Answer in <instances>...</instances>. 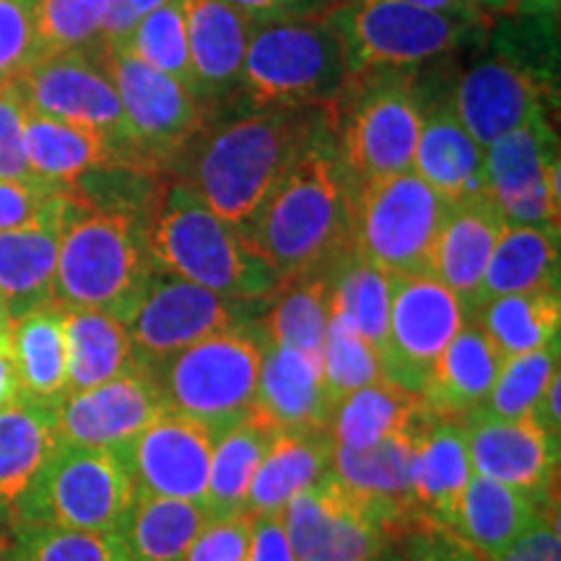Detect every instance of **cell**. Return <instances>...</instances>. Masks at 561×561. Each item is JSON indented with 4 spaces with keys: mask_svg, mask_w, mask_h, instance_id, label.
Segmentation results:
<instances>
[{
    "mask_svg": "<svg viewBox=\"0 0 561 561\" xmlns=\"http://www.w3.org/2000/svg\"><path fill=\"white\" fill-rule=\"evenodd\" d=\"M322 115L314 110H257L210 128L182 151L172 172L219 219L242 229L255 219L299 159L318 144Z\"/></svg>",
    "mask_w": 561,
    "mask_h": 561,
    "instance_id": "cell-1",
    "label": "cell"
},
{
    "mask_svg": "<svg viewBox=\"0 0 561 561\" xmlns=\"http://www.w3.org/2000/svg\"><path fill=\"white\" fill-rule=\"evenodd\" d=\"M354 182L331 151L314 144L280 182L242 237L286 280L328 273L351 242Z\"/></svg>",
    "mask_w": 561,
    "mask_h": 561,
    "instance_id": "cell-2",
    "label": "cell"
},
{
    "mask_svg": "<svg viewBox=\"0 0 561 561\" xmlns=\"http://www.w3.org/2000/svg\"><path fill=\"white\" fill-rule=\"evenodd\" d=\"M153 271L191 280L219 297L268 305L280 289L273 265L210 210L187 182L164 180L159 203L146 224Z\"/></svg>",
    "mask_w": 561,
    "mask_h": 561,
    "instance_id": "cell-3",
    "label": "cell"
},
{
    "mask_svg": "<svg viewBox=\"0 0 561 561\" xmlns=\"http://www.w3.org/2000/svg\"><path fill=\"white\" fill-rule=\"evenodd\" d=\"M146 221L91 208L66 187L55 305L107 312L128 322L153 278Z\"/></svg>",
    "mask_w": 561,
    "mask_h": 561,
    "instance_id": "cell-4",
    "label": "cell"
},
{
    "mask_svg": "<svg viewBox=\"0 0 561 561\" xmlns=\"http://www.w3.org/2000/svg\"><path fill=\"white\" fill-rule=\"evenodd\" d=\"M320 115L351 182L411 172L424 107L398 70L351 73Z\"/></svg>",
    "mask_w": 561,
    "mask_h": 561,
    "instance_id": "cell-5",
    "label": "cell"
},
{
    "mask_svg": "<svg viewBox=\"0 0 561 561\" xmlns=\"http://www.w3.org/2000/svg\"><path fill=\"white\" fill-rule=\"evenodd\" d=\"M351 76L346 42L333 19L255 24L240 89L257 110H320Z\"/></svg>",
    "mask_w": 561,
    "mask_h": 561,
    "instance_id": "cell-6",
    "label": "cell"
},
{
    "mask_svg": "<svg viewBox=\"0 0 561 561\" xmlns=\"http://www.w3.org/2000/svg\"><path fill=\"white\" fill-rule=\"evenodd\" d=\"M261 364L263 335L250 322L182 348L149 371L167 413L198 421L216 439L255 411Z\"/></svg>",
    "mask_w": 561,
    "mask_h": 561,
    "instance_id": "cell-7",
    "label": "cell"
},
{
    "mask_svg": "<svg viewBox=\"0 0 561 561\" xmlns=\"http://www.w3.org/2000/svg\"><path fill=\"white\" fill-rule=\"evenodd\" d=\"M447 210L450 203L416 172L354 182V252L388 276H424L432 268V250Z\"/></svg>",
    "mask_w": 561,
    "mask_h": 561,
    "instance_id": "cell-8",
    "label": "cell"
},
{
    "mask_svg": "<svg viewBox=\"0 0 561 561\" xmlns=\"http://www.w3.org/2000/svg\"><path fill=\"white\" fill-rule=\"evenodd\" d=\"M133 500L136 483L115 450L60 439L19 502L11 525L115 533Z\"/></svg>",
    "mask_w": 561,
    "mask_h": 561,
    "instance_id": "cell-9",
    "label": "cell"
},
{
    "mask_svg": "<svg viewBox=\"0 0 561 561\" xmlns=\"http://www.w3.org/2000/svg\"><path fill=\"white\" fill-rule=\"evenodd\" d=\"M331 19L346 42L351 73L421 66L453 53L479 26L405 0H343Z\"/></svg>",
    "mask_w": 561,
    "mask_h": 561,
    "instance_id": "cell-10",
    "label": "cell"
},
{
    "mask_svg": "<svg viewBox=\"0 0 561 561\" xmlns=\"http://www.w3.org/2000/svg\"><path fill=\"white\" fill-rule=\"evenodd\" d=\"M144 170L172 172L182 151L198 138L210 115L191 89L125 50H100Z\"/></svg>",
    "mask_w": 561,
    "mask_h": 561,
    "instance_id": "cell-11",
    "label": "cell"
},
{
    "mask_svg": "<svg viewBox=\"0 0 561 561\" xmlns=\"http://www.w3.org/2000/svg\"><path fill=\"white\" fill-rule=\"evenodd\" d=\"M297 561H371L396 549L390 512L356 494L331 471L280 510Z\"/></svg>",
    "mask_w": 561,
    "mask_h": 561,
    "instance_id": "cell-12",
    "label": "cell"
},
{
    "mask_svg": "<svg viewBox=\"0 0 561 561\" xmlns=\"http://www.w3.org/2000/svg\"><path fill=\"white\" fill-rule=\"evenodd\" d=\"M265 305H248L203 289L191 280L153 273L149 289L125 322L133 356L144 369L157 367L178 351L255 322Z\"/></svg>",
    "mask_w": 561,
    "mask_h": 561,
    "instance_id": "cell-13",
    "label": "cell"
},
{
    "mask_svg": "<svg viewBox=\"0 0 561 561\" xmlns=\"http://www.w3.org/2000/svg\"><path fill=\"white\" fill-rule=\"evenodd\" d=\"M16 83L32 115L100 130L128 151L136 170H144L130 140L121 96L102 62L100 47L37 58L19 76Z\"/></svg>",
    "mask_w": 561,
    "mask_h": 561,
    "instance_id": "cell-14",
    "label": "cell"
},
{
    "mask_svg": "<svg viewBox=\"0 0 561 561\" xmlns=\"http://www.w3.org/2000/svg\"><path fill=\"white\" fill-rule=\"evenodd\" d=\"M390 278V328L382 359L385 380L421 392L434 362L460 333L468 314L460 299L430 273Z\"/></svg>",
    "mask_w": 561,
    "mask_h": 561,
    "instance_id": "cell-15",
    "label": "cell"
},
{
    "mask_svg": "<svg viewBox=\"0 0 561 561\" xmlns=\"http://www.w3.org/2000/svg\"><path fill=\"white\" fill-rule=\"evenodd\" d=\"M483 159L489 195L504 219L559 229V146L546 117L491 144Z\"/></svg>",
    "mask_w": 561,
    "mask_h": 561,
    "instance_id": "cell-16",
    "label": "cell"
},
{
    "mask_svg": "<svg viewBox=\"0 0 561 561\" xmlns=\"http://www.w3.org/2000/svg\"><path fill=\"white\" fill-rule=\"evenodd\" d=\"M471 471L520 491L530 502L551 507L559 502V442L536 419H466Z\"/></svg>",
    "mask_w": 561,
    "mask_h": 561,
    "instance_id": "cell-17",
    "label": "cell"
},
{
    "mask_svg": "<svg viewBox=\"0 0 561 561\" xmlns=\"http://www.w3.org/2000/svg\"><path fill=\"white\" fill-rule=\"evenodd\" d=\"M214 434L198 421L164 413L144 432L112 447L140 494L201 502L208 489Z\"/></svg>",
    "mask_w": 561,
    "mask_h": 561,
    "instance_id": "cell-18",
    "label": "cell"
},
{
    "mask_svg": "<svg viewBox=\"0 0 561 561\" xmlns=\"http://www.w3.org/2000/svg\"><path fill=\"white\" fill-rule=\"evenodd\" d=\"M55 413L62 442L112 450L164 416L167 409L151 371L136 367L96 388L68 392Z\"/></svg>",
    "mask_w": 561,
    "mask_h": 561,
    "instance_id": "cell-19",
    "label": "cell"
},
{
    "mask_svg": "<svg viewBox=\"0 0 561 561\" xmlns=\"http://www.w3.org/2000/svg\"><path fill=\"white\" fill-rule=\"evenodd\" d=\"M453 110L481 149L541 121L546 89L536 76L510 60H483L462 73Z\"/></svg>",
    "mask_w": 561,
    "mask_h": 561,
    "instance_id": "cell-20",
    "label": "cell"
},
{
    "mask_svg": "<svg viewBox=\"0 0 561 561\" xmlns=\"http://www.w3.org/2000/svg\"><path fill=\"white\" fill-rule=\"evenodd\" d=\"M507 219L489 193L450 203L432 250L430 273L460 299L468 320L481 299V284Z\"/></svg>",
    "mask_w": 561,
    "mask_h": 561,
    "instance_id": "cell-21",
    "label": "cell"
},
{
    "mask_svg": "<svg viewBox=\"0 0 561 561\" xmlns=\"http://www.w3.org/2000/svg\"><path fill=\"white\" fill-rule=\"evenodd\" d=\"M185 19L195 100L214 115L216 104L240 89L255 21L227 0H185Z\"/></svg>",
    "mask_w": 561,
    "mask_h": 561,
    "instance_id": "cell-22",
    "label": "cell"
},
{
    "mask_svg": "<svg viewBox=\"0 0 561 561\" xmlns=\"http://www.w3.org/2000/svg\"><path fill=\"white\" fill-rule=\"evenodd\" d=\"M62 219L66 187L55 193L45 214L30 227L0 231V299L11 320L55 305Z\"/></svg>",
    "mask_w": 561,
    "mask_h": 561,
    "instance_id": "cell-23",
    "label": "cell"
},
{
    "mask_svg": "<svg viewBox=\"0 0 561 561\" xmlns=\"http://www.w3.org/2000/svg\"><path fill=\"white\" fill-rule=\"evenodd\" d=\"M421 411L405 430L396 432L380 445L367 447V450H348V447L335 445L333 455L335 479L388 510L401 533V543L416 533L432 528L419 515L411 486L413 445H416V421Z\"/></svg>",
    "mask_w": 561,
    "mask_h": 561,
    "instance_id": "cell-24",
    "label": "cell"
},
{
    "mask_svg": "<svg viewBox=\"0 0 561 561\" xmlns=\"http://www.w3.org/2000/svg\"><path fill=\"white\" fill-rule=\"evenodd\" d=\"M466 426L460 421L442 419L424 405L416 421L413 445V502L419 515L432 528H453L460 496L471 481Z\"/></svg>",
    "mask_w": 561,
    "mask_h": 561,
    "instance_id": "cell-25",
    "label": "cell"
},
{
    "mask_svg": "<svg viewBox=\"0 0 561 561\" xmlns=\"http://www.w3.org/2000/svg\"><path fill=\"white\" fill-rule=\"evenodd\" d=\"M255 409L278 432L331 426L335 401L322 377L320 356L263 341Z\"/></svg>",
    "mask_w": 561,
    "mask_h": 561,
    "instance_id": "cell-26",
    "label": "cell"
},
{
    "mask_svg": "<svg viewBox=\"0 0 561 561\" xmlns=\"http://www.w3.org/2000/svg\"><path fill=\"white\" fill-rule=\"evenodd\" d=\"M502 364L500 348L473 320H468L426 375L419 392L421 401L437 416L466 424V419L486 403Z\"/></svg>",
    "mask_w": 561,
    "mask_h": 561,
    "instance_id": "cell-27",
    "label": "cell"
},
{
    "mask_svg": "<svg viewBox=\"0 0 561 561\" xmlns=\"http://www.w3.org/2000/svg\"><path fill=\"white\" fill-rule=\"evenodd\" d=\"M411 172L447 203L489 193L483 149L462 128L450 102L434 104L430 112L424 110Z\"/></svg>",
    "mask_w": 561,
    "mask_h": 561,
    "instance_id": "cell-28",
    "label": "cell"
},
{
    "mask_svg": "<svg viewBox=\"0 0 561 561\" xmlns=\"http://www.w3.org/2000/svg\"><path fill=\"white\" fill-rule=\"evenodd\" d=\"M55 405L19 396L0 409V536L60 442Z\"/></svg>",
    "mask_w": 561,
    "mask_h": 561,
    "instance_id": "cell-29",
    "label": "cell"
},
{
    "mask_svg": "<svg viewBox=\"0 0 561 561\" xmlns=\"http://www.w3.org/2000/svg\"><path fill=\"white\" fill-rule=\"evenodd\" d=\"M24 149L34 178L53 187H68L83 174L110 167L136 170L128 151L104 133L32 112L24 125Z\"/></svg>",
    "mask_w": 561,
    "mask_h": 561,
    "instance_id": "cell-30",
    "label": "cell"
},
{
    "mask_svg": "<svg viewBox=\"0 0 561 561\" xmlns=\"http://www.w3.org/2000/svg\"><path fill=\"white\" fill-rule=\"evenodd\" d=\"M335 439L331 426L278 432L250 483L242 512L276 515L301 491L312 489L333 471Z\"/></svg>",
    "mask_w": 561,
    "mask_h": 561,
    "instance_id": "cell-31",
    "label": "cell"
},
{
    "mask_svg": "<svg viewBox=\"0 0 561 561\" xmlns=\"http://www.w3.org/2000/svg\"><path fill=\"white\" fill-rule=\"evenodd\" d=\"M551 507H541L520 491L473 473L462 491L450 530L481 557L500 561Z\"/></svg>",
    "mask_w": 561,
    "mask_h": 561,
    "instance_id": "cell-32",
    "label": "cell"
},
{
    "mask_svg": "<svg viewBox=\"0 0 561 561\" xmlns=\"http://www.w3.org/2000/svg\"><path fill=\"white\" fill-rule=\"evenodd\" d=\"M559 291V229L507 224L481 284V301L507 294Z\"/></svg>",
    "mask_w": 561,
    "mask_h": 561,
    "instance_id": "cell-33",
    "label": "cell"
},
{
    "mask_svg": "<svg viewBox=\"0 0 561 561\" xmlns=\"http://www.w3.org/2000/svg\"><path fill=\"white\" fill-rule=\"evenodd\" d=\"M276 437L278 430L257 409L216 437L208 489L203 496L210 520H227L244 510L250 483Z\"/></svg>",
    "mask_w": 561,
    "mask_h": 561,
    "instance_id": "cell-34",
    "label": "cell"
},
{
    "mask_svg": "<svg viewBox=\"0 0 561 561\" xmlns=\"http://www.w3.org/2000/svg\"><path fill=\"white\" fill-rule=\"evenodd\" d=\"M208 523L210 517L201 502L136 491V500L115 533L133 561H182Z\"/></svg>",
    "mask_w": 561,
    "mask_h": 561,
    "instance_id": "cell-35",
    "label": "cell"
},
{
    "mask_svg": "<svg viewBox=\"0 0 561 561\" xmlns=\"http://www.w3.org/2000/svg\"><path fill=\"white\" fill-rule=\"evenodd\" d=\"M68 351V392L96 388L136 369L125 322L100 310L62 307Z\"/></svg>",
    "mask_w": 561,
    "mask_h": 561,
    "instance_id": "cell-36",
    "label": "cell"
},
{
    "mask_svg": "<svg viewBox=\"0 0 561 561\" xmlns=\"http://www.w3.org/2000/svg\"><path fill=\"white\" fill-rule=\"evenodd\" d=\"M11 351L21 398L58 403L68 396V351L60 305L13 320Z\"/></svg>",
    "mask_w": 561,
    "mask_h": 561,
    "instance_id": "cell-37",
    "label": "cell"
},
{
    "mask_svg": "<svg viewBox=\"0 0 561 561\" xmlns=\"http://www.w3.org/2000/svg\"><path fill=\"white\" fill-rule=\"evenodd\" d=\"M252 325L263 341L320 356L331 325V276L312 273L280 284Z\"/></svg>",
    "mask_w": 561,
    "mask_h": 561,
    "instance_id": "cell-38",
    "label": "cell"
},
{
    "mask_svg": "<svg viewBox=\"0 0 561 561\" xmlns=\"http://www.w3.org/2000/svg\"><path fill=\"white\" fill-rule=\"evenodd\" d=\"M421 409H424V401L419 392L405 390L390 380L371 382L335 403L331 416L333 439L335 445L348 447V450H367L405 430Z\"/></svg>",
    "mask_w": 561,
    "mask_h": 561,
    "instance_id": "cell-39",
    "label": "cell"
},
{
    "mask_svg": "<svg viewBox=\"0 0 561 561\" xmlns=\"http://www.w3.org/2000/svg\"><path fill=\"white\" fill-rule=\"evenodd\" d=\"M471 320L489 335L504 359H512L559 341L561 297L559 291L494 297L481 301Z\"/></svg>",
    "mask_w": 561,
    "mask_h": 561,
    "instance_id": "cell-40",
    "label": "cell"
},
{
    "mask_svg": "<svg viewBox=\"0 0 561 561\" xmlns=\"http://www.w3.org/2000/svg\"><path fill=\"white\" fill-rule=\"evenodd\" d=\"M331 276V312L346 318L356 333L385 359L390 328L392 278L369 265L351 248L339 263L328 271Z\"/></svg>",
    "mask_w": 561,
    "mask_h": 561,
    "instance_id": "cell-41",
    "label": "cell"
},
{
    "mask_svg": "<svg viewBox=\"0 0 561 561\" xmlns=\"http://www.w3.org/2000/svg\"><path fill=\"white\" fill-rule=\"evenodd\" d=\"M0 561H133L117 533L16 523L0 536Z\"/></svg>",
    "mask_w": 561,
    "mask_h": 561,
    "instance_id": "cell-42",
    "label": "cell"
},
{
    "mask_svg": "<svg viewBox=\"0 0 561 561\" xmlns=\"http://www.w3.org/2000/svg\"><path fill=\"white\" fill-rule=\"evenodd\" d=\"M559 375V341L549 346L530 351V354L504 359L500 377L491 388L486 403L481 405V416L491 419H533L538 403L549 390L553 377Z\"/></svg>",
    "mask_w": 561,
    "mask_h": 561,
    "instance_id": "cell-43",
    "label": "cell"
},
{
    "mask_svg": "<svg viewBox=\"0 0 561 561\" xmlns=\"http://www.w3.org/2000/svg\"><path fill=\"white\" fill-rule=\"evenodd\" d=\"M121 50L130 53L146 66H151L159 73L180 81L182 87L193 89V70H191V47H187V19H185V0H170L161 9L151 11L149 16L138 21L130 39Z\"/></svg>",
    "mask_w": 561,
    "mask_h": 561,
    "instance_id": "cell-44",
    "label": "cell"
},
{
    "mask_svg": "<svg viewBox=\"0 0 561 561\" xmlns=\"http://www.w3.org/2000/svg\"><path fill=\"white\" fill-rule=\"evenodd\" d=\"M320 362L328 392L335 403L346 398L348 392L385 380L382 359L377 356V351L339 312H331V325H328L325 341H322Z\"/></svg>",
    "mask_w": 561,
    "mask_h": 561,
    "instance_id": "cell-45",
    "label": "cell"
},
{
    "mask_svg": "<svg viewBox=\"0 0 561 561\" xmlns=\"http://www.w3.org/2000/svg\"><path fill=\"white\" fill-rule=\"evenodd\" d=\"M107 0H34L39 58L70 50H96Z\"/></svg>",
    "mask_w": 561,
    "mask_h": 561,
    "instance_id": "cell-46",
    "label": "cell"
},
{
    "mask_svg": "<svg viewBox=\"0 0 561 561\" xmlns=\"http://www.w3.org/2000/svg\"><path fill=\"white\" fill-rule=\"evenodd\" d=\"M39 58L34 0H0V87Z\"/></svg>",
    "mask_w": 561,
    "mask_h": 561,
    "instance_id": "cell-47",
    "label": "cell"
},
{
    "mask_svg": "<svg viewBox=\"0 0 561 561\" xmlns=\"http://www.w3.org/2000/svg\"><path fill=\"white\" fill-rule=\"evenodd\" d=\"M26 115H30V107H26L19 83H3L0 87V180L39 182L30 170V161H26Z\"/></svg>",
    "mask_w": 561,
    "mask_h": 561,
    "instance_id": "cell-48",
    "label": "cell"
},
{
    "mask_svg": "<svg viewBox=\"0 0 561 561\" xmlns=\"http://www.w3.org/2000/svg\"><path fill=\"white\" fill-rule=\"evenodd\" d=\"M255 515L240 512L227 520H210L182 561H248Z\"/></svg>",
    "mask_w": 561,
    "mask_h": 561,
    "instance_id": "cell-49",
    "label": "cell"
},
{
    "mask_svg": "<svg viewBox=\"0 0 561 561\" xmlns=\"http://www.w3.org/2000/svg\"><path fill=\"white\" fill-rule=\"evenodd\" d=\"M60 187L45 182L0 180V231L30 227L50 206Z\"/></svg>",
    "mask_w": 561,
    "mask_h": 561,
    "instance_id": "cell-50",
    "label": "cell"
},
{
    "mask_svg": "<svg viewBox=\"0 0 561 561\" xmlns=\"http://www.w3.org/2000/svg\"><path fill=\"white\" fill-rule=\"evenodd\" d=\"M405 561H489L447 528H430L403 541Z\"/></svg>",
    "mask_w": 561,
    "mask_h": 561,
    "instance_id": "cell-51",
    "label": "cell"
},
{
    "mask_svg": "<svg viewBox=\"0 0 561 561\" xmlns=\"http://www.w3.org/2000/svg\"><path fill=\"white\" fill-rule=\"evenodd\" d=\"M237 11L255 21H280V19H328L341 9L343 0H227Z\"/></svg>",
    "mask_w": 561,
    "mask_h": 561,
    "instance_id": "cell-52",
    "label": "cell"
},
{
    "mask_svg": "<svg viewBox=\"0 0 561 561\" xmlns=\"http://www.w3.org/2000/svg\"><path fill=\"white\" fill-rule=\"evenodd\" d=\"M167 3L170 0H107L100 32V50H121L130 39L138 21Z\"/></svg>",
    "mask_w": 561,
    "mask_h": 561,
    "instance_id": "cell-53",
    "label": "cell"
},
{
    "mask_svg": "<svg viewBox=\"0 0 561 561\" xmlns=\"http://www.w3.org/2000/svg\"><path fill=\"white\" fill-rule=\"evenodd\" d=\"M500 561H561L559 504L546 512Z\"/></svg>",
    "mask_w": 561,
    "mask_h": 561,
    "instance_id": "cell-54",
    "label": "cell"
},
{
    "mask_svg": "<svg viewBox=\"0 0 561 561\" xmlns=\"http://www.w3.org/2000/svg\"><path fill=\"white\" fill-rule=\"evenodd\" d=\"M248 561H297L291 551L289 536H286L284 517L276 515H257L252 523Z\"/></svg>",
    "mask_w": 561,
    "mask_h": 561,
    "instance_id": "cell-55",
    "label": "cell"
},
{
    "mask_svg": "<svg viewBox=\"0 0 561 561\" xmlns=\"http://www.w3.org/2000/svg\"><path fill=\"white\" fill-rule=\"evenodd\" d=\"M19 398V377L16 364H13L11 333L0 335V409L13 403Z\"/></svg>",
    "mask_w": 561,
    "mask_h": 561,
    "instance_id": "cell-56",
    "label": "cell"
},
{
    "mask_svg": "<svg viewBox=\"0 0 561 561\" xmlns=\"http://www.w3.org/2000/svg\"><path fill=\"white\" fill-rule=\"evenodd\" d=\"M405 3L419 5V9L447 13V16H455L460 21H471V24H481V19H486V16H481V13L476 11L468 0H405Z\"/></svg>",
    "mask_w": 561,
    "mask_h": 561,
    "instance_id": "cell-57",
    "label": "cell"
},
{
    "mask_svg": "<svg viewBox=\"0 0 561 561\" xmlns=\"http://www.w3.org/2000/svg\"><path fill=\"white\" fill-rule=\"evenodd\" d=\"M561 0H517L515 16H530V19H557Z\"/></svg>",
    "mask_w": 561,
    "mask_h": 561,
    "instance_id": "cell-58",
    "label": "cell"
},
{
    "mask_svg": "<svg viewBox=\"0 0 561 561\" xmlns=\"http://www.w3.org/2000/svg\"><path fill=\"white\" fill-rule=\"evenodd\" d=\"M481 16H515L517 0H468Z\"/></svg>",
    "mask_w": 561,
    "mask_h": 561,
    "instance_id": "cell-59",
    "label": "cell"
},
{
    "mask_svg": "<svg viewBox=\"0 0 561 561\" xmlns=\"http://www.w3.org/2000/svg\"><path fill=\"white\" fill-rule=\"evenodd\" d=\"M11 325H13L11 314H9V310H5L3 299H0V335H9L11 333Z\"/></svg>",
    "mask_w": 561,
    "mask_h": 561,
    "instance_id": "cell-60",
    "label": "cell"
},
{
    "mask_svg": "<svg viewBox=\"0 0 561 561\" xmlns=\"http://www.w3.org/2000/svg\"><path fill=\"white\" fill-rule=\"evenodd\" d=\"M371 561H405V559H403V553H392V549H390V551L380 553V557L371 559Z\"/></svg>",
    "mask_w": 561,
    "mask_h": 561,
    "instance_id": "cell-61",
    "label": "cell"
}]
</instances>
